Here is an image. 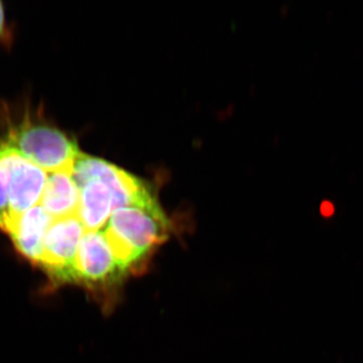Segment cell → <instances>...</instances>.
<instances>
[{
  "instance_id": "obj_1",
  "label": "cell",
  "mask_w": 363,
  "mask_h": 363,
  "mask_svg": "<svg viewBox=\"0 0 363 363\" xmlns=\"http://www.w3.org/2000/svg\"><path fill=\"white\" fill-rule=\"evenodd\" d=\"M169 227L157 197L114 210L104 234L123 276L166 238Z\"/></svg>"
},
{
  "instance_id": "obj_2",
  "label": "cell",
  "mask_w": 363,
  "mask_h": 363,
  "mask_svg": "<svg viewBox=\"0 0 363 363\" xmlns=\"http://www.w3.org/2000/svg\"><path fill=\"white\" fill-rule=\"evenodd\" d=\"M0 142L49 173L73 172L81 154L77 143L65 133L28 117L11 126Z\"/></svg>"
},
{
  "instance_id": "obj_3",
  "label": "cell",
  "mask_w": 363,
  "mask_h": 363,
  "mask_svg": "<svg viewBox=\"0 0 363 363\" xmlns=\"http://www.w3.org/2000/svg\"><path fill=\"white\" fill-rule=\"evenodd\" d=\"M73 178L78 188L89 181L104 182L109 188L114 210L149 201L156 197L152 186L111 162L82 154L76 160Z\"/></svg>"
},
{
  "instance_id": "obj_4",
  "label": "cell",
  "mask_w": 363,
  "mask_h": 363,
  "mask_svg": "<svg viewBox=\"0 0 363 363\" xmlns=\"http://www.w3.org/2000/svg\"><path fill=\"white\" fill-rule=\"evenodd\" d=\"M84 233L77 215L52 220L45 233L40 266L60 281H71L76 255Z\"/></svg>"
},
{
  "instance_id": "obj_5",
  "label": "cell",
  "mask_w": 363,
  "mask_h": 363,
  "mask_svg": "<svg viewBox=\"0 0 363 363\" xmlns=\"http://www.w3.org/2000/svg\"><path fill=\"white\" fill-rule=\"evenodd\" d=\"M0 150L6 160L9 172V201L11 222L30 208L40 205L48 176L44 169L28 161L2 142H0Z\"/></svg>"
},
{
  "instance_id": "obj_6",
  "label": "cell",
  "mask_w": 363,
  "mask_h": 363,
  "mask_svg": "<svg viewBox=\"0 0 363 363\" xmlns=\"http://www.w3.org/2000/svg\"><path fill=\"white\" fill-rule=\"evenodd\" d=\"M123 277L102 231L85 233L79 245L71 281L88 286L111 283Z\"/></svg>"
},
{
  "instance_id": "obj_7",
  "label": "cell",
  "mask_w": 363,
  "mask_h": 363,
  "mask_svg": "<svg viewBox=\"0 0 363 363\" xmlns=\"http://www.w3.org/2000/svg\"><path fill=\"white\" fill-rule=\"evenodd\" d=\"M52 222V217L44 208L37 205L14 218L7 227L6 233L23 257L39 264L45 233Z\"/></svg>"
},
{
  "instance_id": "obj_8",
  "label": "cell",
  "mask_w": 363,
  "mask_h": 363,
  "mask_svg": "<svg viewBox=\"0 0 363 363\" xmlns=\"http://www.w3.org/2000/svg\"><path fill=\"white\" fill-rule=\"evenodd\" d=\"M80 191L73 178V172H55L48 177L40 206L52 220L77 215Z\"/></svg>"
},
{
  "instance_id": "obj_9",
  "label": "cell",
  "mask_w": 363,
  "mask_h": 363,
  "mask_svg": "<svg viewBox=\"0 0 363 363\" xmlns=\"http://www.w3.org/2000/svg\"><path fill=\"white\" fill-rule=\"evenodd\" d=\"M77 216L85 233L100 231L113 213V200L104 182L92 180L79 188Z\"/></svg>"
},
{
  "instance_id": "obj_10",
  "label": "cell",
  "mask_w": 363,
  "mask_h": 363,
  "mask_svg": "<svg viewBox=\"0 0 363 363\" xmlns=\"http://www.w3.org/2000/svg\"><path fill=\"white\" fill-rule=\"evenodd\" d=\"M11 220L9 201V172L0 150V229L6 233Z\"/></svg>"
},
{
  "instance_id": "obj_11",
  "label": "cell",
  "mask_w": 363,
  "mask_h": 363,
  "mask_svg": "<svg viewBox=\"0 0 363 363\" xmlns=\"http://www.w3.org/2000/svg\"><path fill=\"white\" fill-rule=\"evenodd\" d=\"M321 211L326 216H329V215L333 213V205L330 202H324L321 206Z\"/></svg>"
},
{
  "instance_id": "obj_12",
  "label": "cell",
  "mask_w": 363,
  "mask_h": 363,
  "mask_svg": "<svg viewBox=\"0 0 363 363\" xmlns=\"http://www.w3.org/2000/svg\"><path fill=\"white\" fill-rule=\"evenodd\" d=\"M4 30V11L2 4L0 2V35H2Z\"/></svg>"
}]
</instances>
